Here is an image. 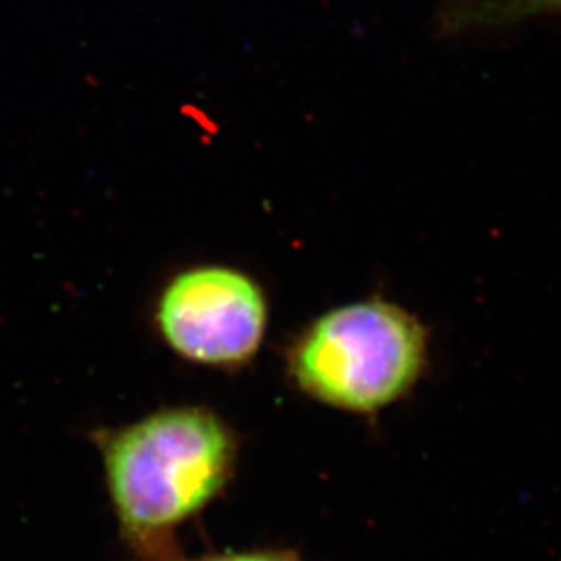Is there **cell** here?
<instances>
[{"label": "cell", "mask_w": 561, "mask_h": 561, "mask_svg": "<svg viewBox=\"0 0 561 561\" xmlns=\"http://www.w3.org/2000/svg\"><path fill=\"white\" fill-rule=\"evenodd\" d=\"M427 333L408 311L369 300L323 314L289 353V373L329 408L373 413L413 389L424 371Z\"/></svg>", "instance_id": "2"}, {"label": "cell", "mask_w": 561, "mask_h": 561, "mask_svg": "<svg viewBox=\"0 0 561 561\" xmlns=\"http://www.w3.org/2000/svg\"><path fill=\"white\" fill-rule=\"evenodd\" d=\"M237 445L206 409H168L104 445L107 485L133 540L170 535L211 502L233 474Z\"/></svg>", "instance_id": "1"}, {"label": "cell", "mask_w": 561, "mask_h": 561, "mask_svg": "<svg viewBox=\"0 0 561 561\" xmlns=\"http://www.w3.org/2000/svg\"><path fill=\"white\" fill-rule=\"evenodd\" d=\"M535 2H540V4L546 5H557V8H561V0H535Z\"/></svg>", "instance_id": "5"}, {"label": "cell", "mask_w": 561, "mask_h": 561, "mask_svg": "<svg viewBox=\"0 0 561 561\" xmlns=\"http://www.w3.org/2000/svg\"><path fill=\"white\" fill-rule=\"evenodd\" d=\"M207 561H300L287 552H248V554H226Z\"/></svg>", "instance_id": "4"}, {"label": "cell", "mask_w": 561, "mask_h": 561, "mask_svg": "<svg viewBox=\"0 0 561 561\" xmlns=\"http://www.w3.org/2000/svg\"><path fill=\"white\" fill-rule=\"evenodd\" d=\"M157 318L165 342L187 360L234 366L259 350L267 306L250 276L228 267H198L171 282Z\"/></svg>", "instance_id": "3"}]
</instances>
